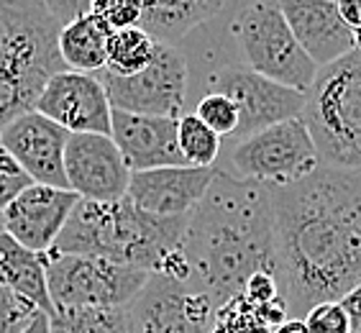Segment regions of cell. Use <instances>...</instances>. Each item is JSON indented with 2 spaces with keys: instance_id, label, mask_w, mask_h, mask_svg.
I'll return each mask as SVG.
<instances>
[{
  "instance_id": "9a60e30c",
  "label": "cell",
  "mask_w": 361,
  "mask_h": 333,
  "mask_svg": "<svg viewBox=\"0 0 361 333\" xmlns=\"http://www.w3.org/2000/svg\"><path fill=\"white\" fill-rule=\"evenodd\" d=\"M70 133L56 123L28 111L0 131V146L28 174L34 185L67 190L64 185V146Z\"/></svg>"
},
{
  "instance_id": "4dcf8cb0",
  "label": "cell",
  "mask_w": 361,
  "mask_h": 333,
  "mask_svg": "<svg viewBox=\"0 0 361 333\" xmlns=\"http://www.w3.org/2000/svg\"><path fill=\"white\" fill-rule=\"evenodd\" d=\"M243 298L249 300L251 305H267V303H271L274 298H279V287H277V279H274V274L271 272H259V274H254V277L243 285Z\"/></svg>"
},
{
  "instance_id": "d4e9b609",
  "label": "cell",
  "mask_w": 361,
  "mask_h": 333,
  "mask_svg": "<svg viewBox=\"0 0 361 333\" xmlns=\"http://www.w3.org/2000/svg\"><path fill=\"white\" fill-rule=\"evenodd\" d=\"M210 333H271V328L262 320L257 305H251L243 295H236L216 310Z\"/></svg>"
},
{
  "instance_id": "5bb4252c",
  "label": "cell",
  "mask_w": 361,
  "mask_h": 333,
  "mask_svg": "<svg viewBox=\"0 0 361 333\" xmlns=\"http://www.w3.org/2000/svg\"><path fill=\"white\" fill-rule=\"evenodd\" d=\"M77 200L80 198L70 190L31 185L11 205L0 210L3 234H8L16 243H21L23 249L47 254L49 249H54Z\"/></svg>"
},
{
  "instance_id": "cb8c5ba5",
  "label": "cell",
  "mask_w": 361,
  "mask_h": 333,
  "mask_svg": "<svg viewBox=\"0 0 361 333\" xmlns=\"http://www.w3.org/2000/svg\"><path fill=\"white\" fill-rule=\"evenodd\" d=\"M177 146L188 166H216L221 154V136L197 121L192 113L177 119Z\"/></svg>"
},
{
  "instance_id": "484cf974",
  "label": "cell",
  "mask_w": 361,
  "mask_h": 333,
  "mask_svg": "<svg viewBox=\"0 0 361 333\" xmlns=\"http://www.w3.org/2000/svg\"><path fill=\"white\" fill-rule=\"evenodd\" d=\"M195 119L202 121V123L208 126L210 131L216 133V136H233L238 126V113H236V105L231 103L228 97L216 95V92H205V95L197 100V108L192 113Z\"/></svg>"
},
{
  "instance_id": "836d02e7",
  "label": "cell",
  "mask_w": 361,
  "mask_h": 333,
  "mask_svg": "<svg viewBox=\"0 0 361 333\" xmlns=\"http://www.w3.org/2000/svg\"><path fill=\"white\" fill-rule=\"evenodd\" d=\"M23 333H51V331H49V315L39 313V315H36V318L31 320V326H28Z\"/></svg>"
},
{
  "instance_id": "f546056e",
  "label": "cell",
  "mask_w": 361,
  "mask_h": 333,
  "mask_svg": "<svg viewBox=\"0 0 361 333\" xmlns=\"http://www.w3.org/2000/svg\"><path fill=\"white\" fill-rule=\"evenodd\" d=\"M34 182L28 180V174L21 166L16 164L13 157L0 146V210L11 205L26 188H31Z\"/></svg>"
},
{
  "instance_id": "4316f807",
  "label": "cell",
  "mask_w": 361,
  "mask_h": 333,
  "mask_svg": "<svg viewBox=\"0 0 361 333\" xmlns=\"http://www.w3.org/2000/svg\"><path fill=\"white\" fill-rule=\"evenodd\" d=\"M39 313L42 310L21 295L0 287V333H23Z\"/></svg>"
},
{
  "instance_id": "e575fe53",
  "label": "cell",
  "mask_w": 361,
  "mask_h": 333,
  "mask_svg": "<svg viewBox=\"0 0 361 333\" xmlns=\"http://www.w3.org/2000/svg\"><path fill=\"white\" fill-rule=\"evenodd\" d=\"M271 333H307L305 331V326H302V320H285L279 328H274Z\"/></svg>"
},
{
  "instance_id": "e0dca14e",
  "label": "cell",
  "mask_w": 361,
  "mask_h": 333,
  "mask_svg": "<svg viewBox=\"0 0 361 333\" xmlns=\"http://www.w3.org/2000/svg\"><path fill=\"white\" fill-rule=\"evenodd\" d=\"M113 144L118 146L128 172H149L161 166H188L177 146V119L136 116L111 108Z\"/></svg>"
},
{
  "instance_id": "3957f363",
  "label": "cell",
  "mask_w": 361,
  "mask_h": 333,
  "mask_svg": "<svg viewBox=\"0 0 361 333\" xmlns=\"http://www.w3.org/2000/svg\"><path fill=\"white\" fill-rule=\"evenodd\" d=\"M185 229L188 215L159 218L139 210L128 198L116 202L77 200L54 251L100 257L146 274L188 279L190 270L182 257Z\"/></svg>"
},
{
  "instance_id": "8fae6325",
  "label": "cell",
  "mask_w": 361,
  "mask_h": 333,
  "mask_svg": "<svg viewBox=\"0 0 361 333\" xmlns=\"http://www.w3.org/2000/svg\"><path fill=\"white\" fill-rule=\"evenodd\" d=\"M208 92L228 97L236 105L238 126L233 131V139L243 141L254 133L264 131L269 126H277L282 121L300 119L305 95L290 87L271 83L267 77H259L257 72L243 67H223L213 72L205 80Z\"/></svg>"
},
{
  "instance_id": "52a82bcc",
  "label": "cell",
  "mask_w": 361,
  "mask_h": 333,
  "mask_svg": "<svg viewBox=\"0 0 361 333\" xmlns=\"http://www.w3.org/2000/svg\"><path fill=\"white\" fill-rule=\"evenodd\" d=\"M44 257L47 290L51 308H126L144 287L149 274L133 267L82 254H59L49 249Z\"/></svg>"
},
{
  "instance_id": "8992f818",
  "label": "cell",
  "mask_w": 361,
  "mask_h": 333,
  "mask_svg": "<svg viewBox=\"0 0 361 333\" xmlns=\"http://www.w3.org/2000/svg\"><path fill=\"white\" fill-rule=\"evenodd\" d=\"M231 31L251 72L305 95L318 70L292 36L279 3L246 6L236 16Z\"/></svg>"
},
{
  "instance_id": "83f0119b",
  "label": "cell",
  "mask_w": 361,
  "mask_h": 333,
  "mask_svg": "<svg viewBox=\"0 0 361 333\" xmlns=\"http://www.w3.org/2000/svg\"><path fill=\"white\" fill-rule=\"evenodd\" d=\"M302 326L307 333H351V320L338 300L310 308L302 318Z\"/></svg>"
},
{
  "instance_id": "1f68e13d",
  "label": "cell",
  "mask_w": 361,
  "mask_h": 333,
  "mask_svg": "<svg viewBox=\"0 0 361 333\" xmlns=\"http://www.w3.org/2000/svg\"><path fill=\"white\" fill-rule=\"evenodd\" d=\"M338 303L351 320V333H361V282L351 292H346Z\"/></svg>"
},
{
  "instance_id": "277c9868",
  "label": "cell",
  "mask_w": 361,
  "mask_h": 333,
  "mask_svg": "<svg viewBox=\"0 0 361 333\" xmlns=\"http://www.w3.org/2000/svg\"><path fill=\"white\" fill-rule=\"evenodd\" d=\"M54 0H0V131L34 111L44 85L64 70Z\"/></svg>"
},
{
  "instance_id": "ffe728a7",
  "label": "cell",
  "mask_w": 361,
  "mask_h": 333,
  "mask_svg": "<svg viewBox=\"0 0 361 333\" xmlns=\"http://www.w3.org/2000/svg\"><path fill=\"white\" fill-rule=\"evenodd\" d=\"M113 31L90 11V3L82 13L59 28L56 36V54L62 59L64 70L95 75L105 70V47Z\"/></svg>"
},
{
  "instance_id": "8d00e7d4",
  "label": "cell",
  "mask_w": 361,
  "mask_h": 333,
  "mask_svg": "<svg viewBox=\"0 0 361 333\" xmlns=\"http://www.w3.org/2000/svg\"><path fill=\"white\" fill-rule=\"evenodd\" d=\"M0 231H3V223H0Z\"/></svg>"
},
{
  "instance_id": "d6a6232c",
  "label": "cell",
  "mask_w": 361,
  "mask_h": 333,
  "mask_svg": "<svg viewBox=\"0 0 361 333\" xmlns=\"http://www.w3.org/2000/svg\"><path fill=\"white\" fill-rule=\"evenodd\" d=\"M336 8H338L343 23H346L351 31H359L361 28V0H341V3H336Z\"/></svg>"
},
{
  "instance_id": "603a6c76",
  "label": "cell",
  "mask_w": 361,
  "mask_h": 333,
  "mask_svg": "<svg viewBox=\"0 0 361 333\" xmlns=\"http://www.w3.org/2000/svg\"><path fill=\"white\" fill-rule=\"evenodd\" d=\"M51 333H128L123 308H59L49 315Z\"/></svg>"
},
{
  "instance_id": "f1b7e54d",
  "label": "cell",
  "mask_w": 361,
  "mask_h": 333,
  "mask_svg": "<svg viewBox=\"0 0 361 333\" xmlns=\"http://www.w3.org/2000/svg\"><path fill=\"white\" fill-rule=\"evenodd\" d=\"M90 11L111 28V31H121V28H131L139 23V11L141 3H131V0H113V3H90Z\"/></svg>"
},
{
  "instance_id": "30bf717a",
  "label": "cell",
  "mask_w": 361,
  "mask_h": 333,
  "mask_svg": "<svg viewBox=\"0 0 361 333\" xmlns=\"http://www.w3.org/2000/svg\"><path fill=\"white\" fill-rule=\"evenodd\" d=\"M218 305L192 277L149 274L123 308L128 333H210Z\"/></svg>"
},
{
  "instance_id": "7a4b0ae2",
  "label": "cell",
  "mask_w": 361,
  "mask_h": 333,
  "mask_svg": "<svg viewBox=\"0 0 361 333\" xmlns=\"http://www.w3.org/2000/svg\"><path fill=\"white\" fill-rule=\"evenodd\" d=\"M182 257L190 277L218 308L241 295L254 274H274L269 188L216 169L208 193L188 215Z\"/></svg>"
},
{
  "instance_id": "d6986e66",
  "label": "cell",
  "mask_w": 361,
  "mask_h": 333,
  "mask_svg": "<svg viewBox=\"0 0 361 333\" xmlns=\"http://www.w3.org/2000/svg\"><path fill=\"white\" fill-rule=\"evenodd\" d=\"M223 11L221 0H167V3H141L139 23L154 44H174L185 39L192 28L216 18Z\"/></svg>"
},
{
  "instance_id": "6da1fadb",
  "label": "cell",
  "mask_w": 361,
  "mask_h": 333,
  "mask_svg": "<svg viewBox=\"0 0 361 333\" xmlns=\"http://www.w3.org/2000/svg\"><path fill=\"white\" fill-rule=\"evenodd\" d=\"M269 198L279 298L302 320L361 282V169L320 164L295 185L269 188Z\"/></svg>"
},
{
  "instance_id": "2e32d148",
  "label": "cell",
  "mask_w": 361,
  "mask_h": 333,
  "mask_svg": "<svg viewBox=\"0 0 361 333\" xmlns=\"http://www.w3.org/2000/svg\"><path fill=\"white\" fill-rule=\"evenodd\" d=\"M218 166H161L131 172L126 198L144 213L159 218H182L208 193Z\"/></svg>"
},
{
  "instance_id": "d590c367",
  "label": "cell",
  "mask_w": 361,
  "mask_h": 333,
  "mask_svg": "<svg viewBox=\"0 0 361 333\" xmlns=\"http://www.w3.org/2000/svg\"><path fill=\"white\" fill-rule=\"evenodd\" d=\"M354 49L356 52H361V28L359 31H354Z\"/></svg>"
},
{
  "instance_id": "7402d4cb",
  "label": "cell",
  "mask_w": 361,
  "mask_h": 333,
  "mask_svg": "<svg viewBox=\"0 0 361 333\" xmlns=\"http://www.w3.org/2000/svg\"><path fill=\"white\" fill-rule=\"evenodd\" d=\"M154 42L139 26L121 28L108 36L105 47V72L116 77H133L152 62Z\"/></svg>"
},
{
  "instance_id": "44dd1931",
  "label": "cell",
  "mask_w": 361,
  "mask_h": 333,
  "mask_svg": "<svg viewBox=\"0 0 361 333\" xmlns=\"http://www.w3.org/2000/svg\"><path fill=\"white\" fill-rule=\"evenodd\" d=\"M0 287L21 295L31 305H36L44 315H51V300L47 290V270L44 257L36 251L23 249L21 243L0 231Z\"/></svg>"
},
{
  "instance_id": "7c38bea8",
  "label": "cell",
  "mask_w": 361,
  "mask_h": 333,
  "mask_svg": "<svg viewBox=\"0 0 361 333\" xmlns=\"http://www.w3.org/2000/svg\"><path fill=\"white\" fill-rule=\"evenodd\" d=\"M131 172L118 146L103 133H70L64 146V185L80 200H123Z\"/></svg>"
},
{
  "instance_id": "ba28073f",
  "label": "cell",
  "mask_w": 361,
  "mask_h": 333,
  "mask_svg": "<svg viewBox=\"0 0 361 333\" xmlns=\"http://www.w3.org/2000/svg\"><path fill=\"white\" fill-rule=\"evenodd\" d=\"M228 164L233 166L228 172L233 177L264 188H287L313 174L320 159L302 119H290L236 141Z\"/></svg>"
},
{
  "instance_id": "9c48e42d",
  "label": "cell",
  "mask_w": 361,
  "mask_h": 333,
  "mask_svg": "<svg viewBox=\"0 0 361 333\" xmlns=\"http://www.w3.org/2000/svg\"><path fill=\"white\" fill-rule=\"evenodd\" d=\"M95 77L103 85L113 111L157 116V119L182 116L190 67L177 47L154 44L152 62L133 77H116L105 70L95 72Z\"/></svg>"
},
{
  "instance_id": "5b68a950",
  "label": "cell",
  "mask_w": 361,
  "mask_h": 333,
  "mask_svg": "<svg viewBox=\"0 0 361 333\" xmlns=\"http://www.w3.org/2000/svg\"><path fill=\"white\" fill-rule=\"evenodd\" d=\"M300 119L323 166L361 169V52L320 67Z\"/></svg>"
},
{
  "instance_id": "4fadbf2b",
  "label": "cell",
  "mask_w": 361,
  "mask_h": 333,
  "mask_svg": "<svg viewBox=\"0 0 361 333\" xmlns=\"http://www.w3.org/2000/svg\"><path fill=\"white\" fill-rule=\"evenodd\" d=\"M34 111L67 133H111V103L95 75L56 72L42 87Z\"/></svg>"
},
{
  "instance_id": "ac0fdd59",
  "label": "cell",
  "mask_w": 361,
  "mask_h": 333,
  "mask_svg": "<svg viewBox=\"0 0 361 333\" xmlns=\"http://www.w3.org/2000/svg\"><path fill=\"white\" fill-rule=\"evenodd\" d=\"M292 36L315 64V70L334 64L354 52V31L343 23L336 3L328 0H285L279 3Z\"/></svg>"
}]
</instances>
